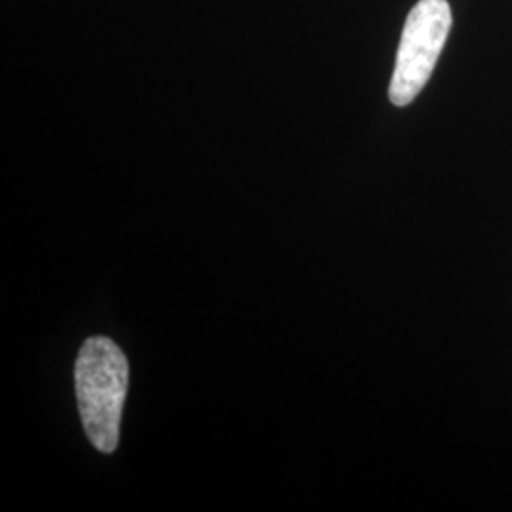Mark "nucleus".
Segmentation results:
<instances>
[{
  "label": "nucleus",
  "mask_w": 512,
  "mask_h": 512,
  "mask_svg": "<svg viewBox=\"0 0 512 512\" xmlns=\"http://www.w3.org/2000/svg\"><path fill=\"white\" fill-rule=\"evenodd\" d=\"M128 376V359L112 340L105 336L86 340L74 366L76 399L86 435L103 454L118 448Z\"/></svg>",
  "instance_id": "f257e3e1"
},
{
  "label": "nucleus",
  "mask_w": 512,
  "mask_h": 512,
  "mask_svg": "<svg viewBox=\"0 0 512 512\" xmlns=\"http://www.w3.org/2000/svg\"><path fill=\"white\" fill-rule=\"evenodd\" d=\"M452 29L448 0H420L408 14L397 52L389 99L395 107L410 105L437 67Z\"/></svg>",
  "instance_id": "f03ea898"
}]
</instances>
